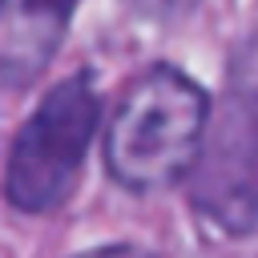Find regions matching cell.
<instances>
[{
    "instance_id": "obj_3",
    "label": "cell",
    "mask_w": 258,
    "mask_h": 258,
    "mask_svg": "<svg viewBox=\"0 0 258 258\" xmlns=\"http://www.w3.org/2000/svg\"><path fill=\"white\" fill-rule=\"evenodd\" d=\"M189 202L218 230L258 234V85H234L189 169Z\"/></svg>"
},
{
    "instance_id": "obj_5",
    "label": "cell",
    "mask_w": 258,
    "mask_h": 258,
    "mask_svg": "<svg viewBox=\"0 0 258 258\" xmlns=\"http://www.w3.org/2000/svg\"><path fill=\"white\" fill-rule=\"evenodd\" d=\"M137 16H145V20H177V16H185L198 0H125Z\"/></svg>"
},
{
    "instance_id": "obj_4",
    "label": "cell",
    "mask_w": 258,
    "mask_h": 258,
    "mask_svg": "<svg viewBox=\"0 0 258 258\" xmlns=\"http://www.w3.org/2000/svg\"><path fill=\"white\" fill-rule=\"evenodd\" d=\"M77 0H0V89H28L64 40Z\"/></svg>"
},
{
    "instance_id": "obj_1",
    "label": "cell",
    "mask_w": 258,
    "mask_h": 258,
    "mask_svg": "<svg viewBox=\"0 0 258 258\" xmlns=\"http://www.w3.org/2000/svg\"><path fill=\"white\" fill-rule=\"evenodd\" d=\"M206 125L210 97L202 85L173 64H153L129 85L109 121L105 165L125 189H165L194 169Z\"/></svg>"
},
{
    "instance_id": "obj_2",
    "label": "cell",
    "mask_w": 258,
    "mask_h": 258,
    "mask_svg": "<svg viewBox=\"0 0 258 258\" xmlns=\"http://www.w3.org/2000/svg\"><path fill=\"white\" fill-rule=\"evenodd\" d=\"M97 117H101V101L89 77H69L56 89H48V97L24 121L8 153L4 194L16 210L48 214L73 194Z\"/></svg>"
},
{
    "instance_id": "obj_6",
    "label": "cell",
    "mask_w": 258,
    "mask_h": 258,
    "mask_svg": "<svg viewBox=\"0 0 258 258\" xmlns=\"http://www.w3.org/2000/svg\"><path fill=\"white\" fill-rule=\"evenodd\" d=\"M77 258H153L149 250H137V246H101V250H85Z\"/></svg>"
}]
</instances>
